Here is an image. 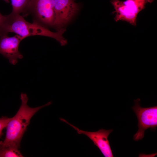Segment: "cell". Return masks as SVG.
Returning <instances> with one entry per match:
<instances>
[{
	"label": "cell",
	"mask_w": 157,
	"mask_h": 157,
	"mask_svg": "<svg viewBox=\"0 0 157 157\" xmlns=\"http://www.w3.org/2000/svg\"><path fill=\"white\" fill-rule=\"evenodd\" d=\"M23 39L18 35L11 37L8 34L0 35V54L8 59L12 65H15L18 59L23 57L19 50V44Z\"/></svg>",
	"instance_id": "8"
},
{
	"label": "cell",
	"mask_w": 157,
	"mask_h": 157,
	"mask_svg": "<svg viewBox=\"0 0 157 157\" xmlns=\"http://www.w3.org/2000/svg\"><path fill=\"white\" fill-rule=\"evenodd\" d=\"M60 119L61 121L65 122L72 127L77 131L78 134H83L89 138L93 141L94 145L99 149L104 157H113L108 140V136L113 131V129L106 130L102 129L95 132L85 131L80 130L63 118H60Z\"/></svg>",
	"instance_id": "7"
},
{
	"label": "cell",
	"mask_w": 157,
	"mask_h": 157,
	"mask_svg": "<svg viewBox=\"0 0 157 157\" xmlns=\"http://www.w3.org/2000/svg\"><path fill=\"white\" fill-rule=\"evenodd\" d=\"M53 1L55 18L53 26L61 29L77 12L79 6L73 0Z\"/></svg>",
	"instance_id": "6"
},
{
	"label": "cell",
	"mask_w": 157,
	"mask_h": 157,
	"mask_svg": "<svg viewBox=\"0 0 157 157\" xmlns=\"http://www.w3.org/2000/svg\"><path fill=\"white\" fill-rule=\"evenodd\" d=\"M11 119L6 117H2L0 118V137L2 134V131L6 128L7 125Z\"/></svg>",
	"instance_id": "12"
},
{
	"label": "cell",
	"mask_w": 157,
	"mask_h": 157,
	"mask_svg": "<svg viewBox=\"0 0 157 157\" xmlns=\"http://www.w3.org/2000/svg\"><path fill=\"white\" fill-rule=\"evenodd\" d=\"M154 0H111L110 3L115 11L114 19L117 22L126 21L135 26L137 15L145 8L148 3H151Z\"/></svg>",
	"instance_id": "3"
},
{
	"label": "cell",
	"mask_w": 157,
	"mask_h": 157,
	"mask_svg": "<svg viewBox=\"0 0 157 157\" xmlns=\"http://www.w3.org/2000/svg\"><path fill=\"white\" fill-rule=\"evenodd\" d=\"M9 19V15L4 16L0 13V35L4 34H8L6 32V30Z\"/></svg>",
	"instance_id": "11"
},
{
	"label": "cell",
	"mask_w": 157,
	"mask_h": 157,
	"mask_svg": "<svg viewBox=\"0 0 157 157\" xmlns=\"http://www.w3.org/2000/svg\"><path fill=\"white\" fill-rule=\"evenodd\" d=\"M19 148L14 146H4L0 144V157H22Z\"/></svg>",
	"instance_id": "10"
},
{
	"label": "cell",
	"mask_w": 157,
	"mask_h": 157,
	"mask_svg": "<svg viewBox=\"0 0 157 157\" xmlns=\"http://www.w3.org/2000/svg\"><path fill=\"white\" fill-rule=\"evenodd\" d=\"M9 21L6 32L14 33L23 39L29 36L39 35L54 39L62 46L67 44V41L63 36L65 29L61 28L53 32L39 23L33 22L30 23L26 20L20 14L11 13L9 15Z\"/></svg>",
	"instance_id": "2"
},
{
	"label": "cell",
	"mask_w": 157,
	"mask_h": 157,
	"mask_svg": "<svg viewBox=\"0 0 157 157\" xmlns=\"http://www.w3.org/2000/svg\"><path fill=\"white\" fill-rule=\"evenodd\" d=\"M20 99L21 104L19 108L8 123L5 138L3 141L0 142L2 145H12L19 148L21 140L31 118L40 109L52 104L49 101L43 105L31 108L27 104L28 97L26 93H22Z\"/></svg>",
	"instance_id": "1"
},
{
	"label": "cell",
	"mask_w": 157,
	"mask_h": 157,
	"mask_svg": "<svg viewBox=\"0 0 157 157\" xmlns=\"http://www.w3.org/2000/svg\"><path fill=\"white\" fill-rule=\"evenodd\" d=\"M3 1H4L5 2L7 3H9V0H3Z\"/></svg>",
	"instance_id": "13"
},
{
	"label": "cell",
	"mask_w": 157,
	"mask_h": 157,
	"mask_svg": "<svg viewBox=\"0 0 157 157\" xmlns=\"http://www.w3.org/2000/svg\"><path fill=\"white\" fill-rule=\"evenodd\" d=\"M140 99L134 100V105L132 107L138 121V129L134 135L133 139L138 141L144 136L145 131L150 128L155 129L157 126V106L143 108L140 105Z\"/></svg>",
	"instance_id": "4"
},
{
	"label": "cell",
	"mask_w": 157,
	"mask_h": 157,
	"mask_svg": "<svg viewBox=\"0 0 157 157\" xmlns=\"http://www.w3.org/2000/svg\"><path fill=\"white\" fill-rule=\"evenodd\" d=\"M29 13L34 22L53 26L55 18L53 0H31L27 14Z\"/></svg>",
	"instance_id": "5"
},
{
	"label": "cell",
	"mask_w": 157,
	"mask_h": 157,
	"mask_svg": "<svg viewBox=\"0 0 157 157\" xmlns=\"http://www.w3.org/2000/svg\"><path fill=\"white\" fill-rule=\"evenodd\" d=\"M31 0H11L12 7L11 13L20 14H27Z\"/></svg>",
	"instance_id": "9"
}]
</instances>
